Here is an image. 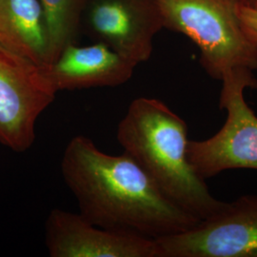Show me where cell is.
<instances>
[{
	"instance_id": "obj_6",
	"label": "cell",
	"mask_w": 257,
	"mask_h": 257,
	"mask_svg": "<svg viewBox=\"0 0 257 257\" xmlns=\"http://www.w3.org/2000/svg\"><path fill=\"white\" fill-rule=\"evenodd\" d=\"M155 240L157 257H257V195H242L193 229Z\"/></svg>"
},
{
	"instance_id": "obj_5",
	"label": "cell",
	"mask_w": 257,
	"mask_h": 257,
	"mask_svg": "<svg viewBox=\"0 0 257 257\" xmlns=\"http://www.w3.org/2000/svg\"><path fill=\"white\" fill-rule=\"evenodd\" d=\"M56 93L47 68L0 46V144L17 153L32 147Z\"/></svg>"
},
{
	"instance_id": "obj_11",
	"label": "cell",
	"mask_w": 257,
	"mask_h": 257,
	"mask_svg": "<svg viewBox=\"0 0 257 257\" xmlns=\"http://www.w3.org/2000/svg\"><path fill=\"white\" fill-rule=\"evenodd\" d=\"M46 16L52 44V63L66 47L76 43L89 0H39ZM51 63V64H52Z\"/></svg>"
},
{
	"instance_id": "obj_10",
	"label": "cell",
	"mask_w": 257,
	"mask_h": 257,
	"mask_svg": "<svg viewBox=\"0 0 257 257\" xmlns=\"http://www.w3.org/2000/svg\"><path fill=\"white\" fill-rule=\"evenodd\" d=\"M0 46L47 68L52 44L39 0H0Z\"/></svg>"
},
{
	"instance_id": "obj_2",
	"label": "cell",
	"mask_w": 257,
	"mask_h": 257,
	"mask_svg": "<svg viewBox=\"0 0 257 257\" xmlns=\"http://www.w3.org/2000/svg\"><path fill=\"white\" fill-rule=\"evenodd\" d=\"M116 138L123 152L184 211L204 220L225 206L193 170L188 157V125L164 102L150 97L133 100L120 120Z\"/></svg>"
},
{
	"instance_id": "obj_1",
	"label": "cell",
	"mask_w": 257,
	"mask_h": 257,
	"mask_svg": "<svg viewBox=\"0 0 257 257\" xmlns=\"http://www.w3.org/2000/svg\"><path fill=\"white\" fill-rule=\"evenodd\" d=\"M61 174L79 213L102 228L156 239L191 230L201 221L169 199L127 153L106 154L87 137L69 141Z\"/></svg>"
},
{
	"instance_id": "obj_9",
	"label": "cell",
	"mask_w": 257,
	"mask_h": 257,
	"mask_svg": "<svg viewBox=\"0 0 257 257\" xmlns=\"http://www.w3.org/2000/svg\"><path fill=\"white\" fill-rule=\"evenodd\" d=\"M138 65L102 42L66 47L47 74L56 92L117 87L132 78Z\"/></svg>"
},
{
	"instance_id": "obj_4",
	"label": "cell",
	"mask_w": 257,
	"mask_h": 257,
	"mask_svg": "<svg viewBox=\"0 0 257 257\" xmlns=\"http://www.w3.org/2000/svg\"><path fill=\"white\" fill-rule=\"evenodd\" d=\"M219 108L226 112L222 128L211 138L189 140L188 157L205 181L229 170L257 171V115L245 99L246 89H256L253 71L234 68L223 75Z\"/></svg>"
},
{
	"instance_id": "obj_7",
	"label": "cell",
	"mask_w": 257,
	"mask_h": 257,
	"mask_svg": "<svg viewBox=\"0 0 257 257\" xmlns=\"http://www.w3.org/2000/svg\"><path fill=\"white\" fill-rule=\"evenodd\" d=\"M163 29L156 0H89L81 31L139 65L153 54L154 39Z\"/></svg>"
},
{
	"instance_id": "obj_8",
	"label": "cell",
	"mask_w": 257,
	"mask_h": 257,
	"mask_svg": "<svg viewBox=\"0 0 257 257\" xmlns=\"http://www.w3.org/2000/svg\"><path fill=\"white\" fill-rule=\"evenodd\" d=\"M45 244L52 257H157L154 238L102 228L81 213L60 209L47 217Z\"/></svg>"
},
{
	"instance_id": "obj_13",
	"label": "cell",
	"mask_w": 257,
	"mask_h": 257,
	"mask_svg": "<svg viewBox=\"0 0 257 257\" xmlns=\"http://www.w3.org/2000/svg\"><path fill=\"white\" fill-rule=\"evenodd\" d=\"M245 1L249 2V3H254V2H257V0H245Z\"/></svg>"
},
{
	"instance_id": "obj_12",
	"label": "cell",
	"mask_w": 257,
	"mask_h": 257,
	"mask_svg": "<svg viewBox=\"0 0 257 257\" xmlns=\"http://www.w3.org/2000/svg\"><path fill=\"white\" fill-rule=\"evenodd\" d=\"M238 17L245 36L257 46V2L249 3L241 0L238 5Z\"/></svg>"
},
{
	"instance_id": "obj_3",
	"label": "cell",
	"mask_w": 257,
	"mask_h": 257,
	"mask_svg": "<svg viewBox=\"0 0 257 257\" xmlns=\"http://www.w3.org/2000/svg\"><path fill=\"white\" fill-rule=\"evenodd\" d=\"M240 1L156 0L163 28L190 38L204 71L216 80L234 68L257 70V46L242 31Z\"/></svg>"
}]
</instances>
